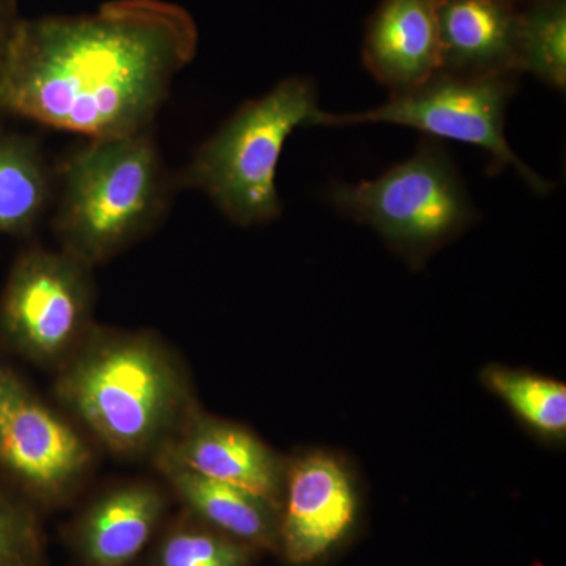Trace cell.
<instances>
[{
	"instance_id": "obj_1",
	"label": "cell",
	"mask_w": 566,
	"mask_h": 566,
	"mask_svg": "<svg viewBox=\"0 0 566 566\" xmlns=\"http://www.w3.org/2000/svg\"><path fill=\"white\" fill-rule=\"evenodd\" d=\"M197 48L191 13L167 0L21 18L0 54V115L88 140L145 132Z\"/></svg>"
},
{
	"instance_id": "obj_2",
	"label": "cell",
	"mask_w": 566,
	"mask_h": 566,
	"mask_svg": "<svg viewBox=\"0 0 566 566\" xmlns=\"http://www.w3.org/2000/svg\"><path fill=\"white\" fill-rule=\"evenodd\" d=\"M74 352L59 395L114 452L159 450L191 415L180 368L150 335L91 329Z\"/></svg>"
},
{
	"instance_id": "obj_3",
	"label": "cell",
	"mask_w": 566,
	"mask_h": 566,
	"mask_svg": "<svg viewBox=\"0 0 566 566\" xmlns=\"http://www.w3.org/2000/svg\"><path fill=\"white\" fill-rule=\"evenodd\" d=\"M57 174L55 234L62 251L88 268L150 232L166 212L174 186L150 129L88 140Z\"/></svg>"
},
{
	"instance_id": "obj_4",
	"label": "cell",
	"mask_w": 566,
	"mask_h": 566,
	"mask_svg": "<svg viewBox=\"0 0 566 566\" xmlns=\"http://www.w3.org/2000/svg\"><path fill=\"white\" fill-rule=\"evenodd\" d=\"M316 91L304 77H289L244 103L197 148L178 177L182 188L202 191L238 226L273 221L282 212L275 185L283 145L311 125Z\"/></svg>"
},
{
	"instance_id": "obj_5",
	"label": "cell",
	"mask_w": 566,
	"mask_h": 566,
	"mask_svg": "<svg viewBox=\"0 0 566 566\" xmlns=\"http://www.w3.org/2000/svg\"><path fill=\"white\" fill-rule=\"evenodd\" d=\"M331 200L342 214L419 256L455 237L475 214L455 164L434 140L375 180L335 185Z\"/></svg>"
},
{
	"instance_id": "obj_6",
	"label": "cell",
	"mask_w": 566,
	"mask_h": 566,
	"mask_svg": "<svg viewBox=\"0 0 566 566\" xmlns=\"http://www.w3.org/2000/svg\"><path fill=\"white\" fill-rule=\"evenodd\" d=\"M520 74L457 76L439 71L411 91L390 93L382 106L352 114L316 111L311 125L346 126L390 123L419 129L428 136L476 145L490 153L494 172L512 166L536 193L551 182L521 161L505 139V111L516 92Z\"/></svg>"
},
{
	"instance_id": "obj_7",
	"label": "cell",
	"mask_w": 566,
	"mask_h": 566,
	"mask_svg": "<svg viewBox=\"0 0 566 566\" xmlns=\"http://www.w3.org/2000/svg\"><path fill=\"white\" fill-rule=\"evenodd\" d=\"M91 271L62 249L22 252L0 297L3 340L36 363L65 359L92 329Z\"/></svg>"
},
{
	"instance_id": "obj_8",
	"label": "cell",
	"mask_w": 566,
	"mask_h": 566,
	"mask_svg": "<svg viewBox=\"0 0 566 566\" xmlns=\"http://www.w3.org/2000/svg\"><path fill=\"white\" fill-rule=\"evenodd\" d=\"M88 460L81 436L9 371L0 398V468L28 490L55 495L84 474Z\"/></svg>"
},
{
	"instance_id": "obj_9",
	"label": "cell",
	"mask_w": 566,
	"mask_h": 566,
	"mask_svg": "<svg viewBox=\"0 0 566 566\" xmlns=\"http://www.w3.org/2000/svg\"><path fill=\"white\" fill-rule=\"evenodd\" d=\"M285 509L279 545L294 565H307L333 551L354 526L357 495L344 465L324 453L304 457L285 480Z\"/></svg>"
},
{
	"instance_id": "obj_10",
	"label": "cell",
	"mask_w": 566,
	"mask_h": 566,
	"mask_svg": "<svg viewBox=\"0 0 566 566\" xmlns=\"http://www.w3.org/2000/svg\"><path fill=\"white\" fill-rule=\"evenodd\" d=\"M164 449L197 474L241 488L275 506L285 493L281 460L238 424L192 411Z\"/></svg>"
},
{
	"instance_id": "obj_11",
	"label": "cell",
	"mask_w": 566,
	"mask_h": 566,
	"mask_svg": "<svg viewBox=\"0 0 566 566\" xmlns=\"http://www.w3.org/2000/svg\"><path fill=\"white\" fill-rule=\"evenodd\" d=\"M363 57L390 93L431 80L442 71L436 0H382L368 21Z\"/></svg>"
},
{
	"instance_id": "obj_12",
	"label": "cell",
	"mask_w": 566,
	"mask_h": 566,
	"mask_svg": "<svg viewBox=\"0 0 566 566\" xmlns=\"http://www.w3.org/2000/svg\"><path fill=\"white\" fill-rule=\"evenodd\" d=\"M442 71L457 76L523 74L515 0H436Z\"/></svg>"
},
{
	"instance_id": "obj_13",
	"label": "cell",
	"mask_w": 566,
	"mask_h": 566,
	"mask_svg": "<svg viewBox=\"0 0 566 566\" xmlns=\"http://www.w3.org/2000/svg\"><path fill=\"white\" fill-rule=\"evenodd\" d=\"M158 453L167 482L212 528L248 546L279 545L277 506L241 488L197 474L164 447Z\"/></svg>"
},
{
	"instance_id": "obj_14",
	"label": "cell",
	"mask_w": 566,
	"mask_h": 566,
	"mask_svg": "<svg viewBox=\"0 0 566 566\" xmlns=\"http://www.w3.org/2000/svg\"><path fill=\"white\" fill-rule=\"evenodd\" d=\"M163 494L151 485H128L103 495L81 526V547L93 566H126L139 556L161 520Z\"/></svg>"
},
{
	"instance_id": "obj_15",
	"label": "cell",
	"mask_w": 566,
	"mask_h": 566,
	"mask_svg": "<svg viewBox=\"0 0 566 566\" xmlns=\"http://www.w3.org/2000/svg\"><path fill=\"white\" fill-rule=\"evenodd\" d=\"M54 178L35 140L0 132V234H29L52 202Z\"/></svg>"
},
{
	"instance_id": "obj_16",
	"label": "cell",
	"mask_w": 566,
	"mask_h": 566,
	"mask_svg": "<svg viewBox=\"0 0 566 566\" xmlns=\"http://www.w3.org/2000/svg\"><path fill=\"white\" fill-rule=\"evenodd\" d=\"M520 62L549 87H566V0H532L521 10Z\"/></svg>"
},
{
	"instance_id": "obj_17",
	"label": "cell",
	"mask_w": 566,
	"mask_h": 566,
	"mask_svg": "<svg viewBox=\"0 0 566 566\" xmlns=\"http://www.w3.org/2000/svg\"><path fill=\"white\" fill-rule=\"evenodd\" d=\"M485 381L528 427L554 438L565 434V385L543 376L499 367L488 368Z\"/></svg>"
},
{
	"instance_id": "obj_18",
	"label": "cell",
	"mask_w": 566,
	"mask_h": 566,
	"mask_svg": "<svg viewBox=\"0 0 566 566\" xmlns=\"http://www.w3.org/2000/svg\"><path fill=\"white\" fill-rule=\"evenodd\" d=\"M251 546L221 532L178 528L164 539L158 566H245Z\"/></svg>"
},
{
	"instance_id": "obj_19",
	"label": "cell",
	"mask_w": 566,
	"mask_h": 566,
	"mask_svg": "<svg viewBox=\"0 0 566 566\" xmlns=\"http://www.w3.org/2000/svg\"><path fill=\"white\" fill-rule=\"evenodd\" d=\"M41 539L35 517L0 493V566H39Z\"/></svg>"
},
{
	"instance_id": "obj_20",
	"label": "cell",
	"mask_w": 566,
	"mask_h": 566,
	"mask_svg": "<svg viewBox=\"0 0 566 566\" xmlns=\"http://www.w3.org/2000/svg\"><path fill=\"white\" fill-rule=\"evenodd\" d=\"M17 0H0V54L7 46L14 29L20 24Z\"/></svg>"
},
{
	"instance_id": "obj_21",
	"label": "cell",
	"mask_w": 566,
	"mask_h": 566,
	"mask_svg": "<svg viewBox=\"0 0 566 566\" xmlns=\"http://www.w3.org/2000/svg\"><path fill=\"white\" fill-rule=\"evenodd\" d=\"M7 376H9V370L0 367V398H2L3 389H6Z\"/></svg>"
},
{
	"instance_id": "obj_22",
	"label": "cell",
	"mask_w": 566,
	"mask_h": 566,
	"mask_svg": "<svg viewBox=\"0 0 566 566\" xmlns=\"http://www.w3.org/2000/svg\"><path fill=\"white\" fill-rule=\"evenodd\" d=\"M515 2H516V0H515ZM527 2H532V0H527Z\"/></svg>"
}]
</instances>
